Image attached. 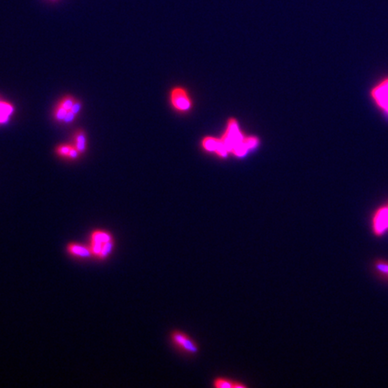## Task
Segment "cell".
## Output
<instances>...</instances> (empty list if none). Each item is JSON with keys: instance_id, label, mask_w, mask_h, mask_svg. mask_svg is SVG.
Returning <instances> with one entry per match:
<instances>
[{"instance_id": "cell-3", "label": "cell", "mask_w": 388, "mask_h": 388, "mask_svg": "<svg viewBox=\"0 0 388 388\" xmlns=\"http://www.w3.org/2000/svg\"><path fill=\"white\" fill-rule=\"evenodd\" d=\"M369 94L374 106L388 121V75L371 86Z\"/></svg>"}, {"instance_id": "cell-1", "label": "cell", "mask_w": 388, "mask_h": 388, "mask_svg": "<svg viewBox=\"0 0 388 388\" xmlns=\"http://www.w3.org/2000/svg\"><path fill=\"white\" fill-rule=\"evenodd\" d=\"M114 245L115 241L110 232L103 229H95L91 232L88 246L90 248L92 257L105 260L114 251Z\"/></svg>"}, {"instance_id": "cell-11", "label": "cell", "mask_w": 388, "mask_h": 388, "mask_svg": "<svg viewBox=\"0 0 388 388\" xmlns=\"http://www.w3.org/2000/svg\"><path fill=\"white\" fill-rule=\"evenodd\" d=\"M73 146L79 151L80 155L85 153L87 149V137L82 129L77 130L73 136Z\"/></svg>"}, {"instance_id": "cell-6", "label": "cell", "mask_w": 388, "mask_h": 388, "mask_svg": "<svg viewBox=\"0 0 388 388\" xmlns=\"http://www.w3.org/2000/svg\"><path fill=\"white\" fill-rule=\"evenodd\" d=\"M201 147L204 150H206L208 152L215 153L219 157H226L228 156V154H229L228 149L226 148V146L224 145L223 142L221 140L220 137L218 138V137H211V136L205 137L201 142Z\"/></svg>"}, {"instance_id": "cell-13", "label": "cell", "mask_w": 388, "mask_h": 388, "mask_svg": "<svg viewBox=\"0 0 388 388\" xmlns=\"http://www.w3.org/2000/svg\"><path fill=\"white\" fill-rule=\"evenodd\" d=\"M385 278H387V279H388V274L386 275V276H385Z\"/></svg>"}, {"instance_id": "cell-4", "label": "cell", "mask_w": 388, "mask_h": 388, "mask_svg": "<svg viewBox=\"0 0 388 388\" xmlns=\"http://www.w3.org/2000/svg\"><path fill=\"white\" fill-rule=\"evenodd\" d=\"M170 102L172 108L179 113L185 114L192 109V99L187 90L181 86L172 88L170 93Z\"/></svg>"}, {"instance_id": "cell-2", "label": "cell", "mask_w": 388, "mask_h": 388, "mask_svg": "<svg viewBox=\"0 0 388 388\" xmlns=\"http://www.w3.org/2000/svg\"><path fill=\"white\" fill-rule=\"evenodd\" d=\"M169 339L172 347L183 355L194 357L200 351V347L197 341L182 330H172L169 335Z\"/></svg>"}, {"instance_id": "cell-10", "label": "cell", "mask_w": 388, "mask_h": 388, "mask_svg": "<svg viewBox=\"0 0 388 388\" xmlns=\"http://www.w3.org/2000/svg\"><path fill=\"white\" fill-rule=\"evenodd\" d=\"M15 113V106L10 102L0 99V125L7 124Z\"/></svg>"}, {"instance_id": "cell-12", "label": "cell", "mask_w": 388, "mask_h": 388, "mask_svg": "<svg viewBox=\"0 0 388 388\" xmlns=\"http://www.w3.org/2000/svg\"><path fill=\"white\" fill-rule=\"evenodd\" d=\"M374 266H375V270H376L377 273L382 275L384 278H385V276L388 274V262L387 261H384V260H376L375 263H374Z\"/></svg>"}, {"instance_id": "cell-8", "label": "cell", "mask_w": 388, "mask_h": 388, "mask_svg": "<svg viewBox=\"0 0 388 388\" xmlns=\"http://www.w3.org/2000/svg\"><path fill=\"white\" fill-rule=\"evenodd\" d=\"M212 386L216 388H244L245 384L241 381H236L227 376H217L212 380Z\"/></svg>"}, {"instance_id": "cell-9", "label": "cell", "mask_w": 388, "mask_h": 388, "mask_svg": "<svg viewBox=\"0 0 388 388\" xmlns=\"http://www.w3.org/2000/svg\"><path fill=\"white\" fill-rule=\"evenodd\" d=\"M56 154L59 157L70 160L77 159L81 156L73 144H60L56 148Z\"/></svg>"}, {"instance_id": "cell-5", "label": "cell", "mask_w": 388, "mask_h": 388, "mask_svg": "<svg viewBox=\"0 0 388 388\" xmlns=\"http://www.w3.org/2000/svg\"><path fill=\"white\" fill-rule=\"evenodd\" d=\"M373 234L382 236L388 230V201L376 208L372 216Z\"/></svg>"}, {"instance_id": "cell-7", "label": "cell", "mask_w": 388, "mask_h": 388, "mask_svg": "<svg viewBox=\"0 0 388 388\" xmlns=\"http://www.w3.org/2000/svg\"><path fill=\"white\" fill-rule=\"evenodd\" d=\"M68 255L74 258L86 259L92 257L90 248L87 245L79 243H69L67 245Z\"/></svg>"}]
</instances>
